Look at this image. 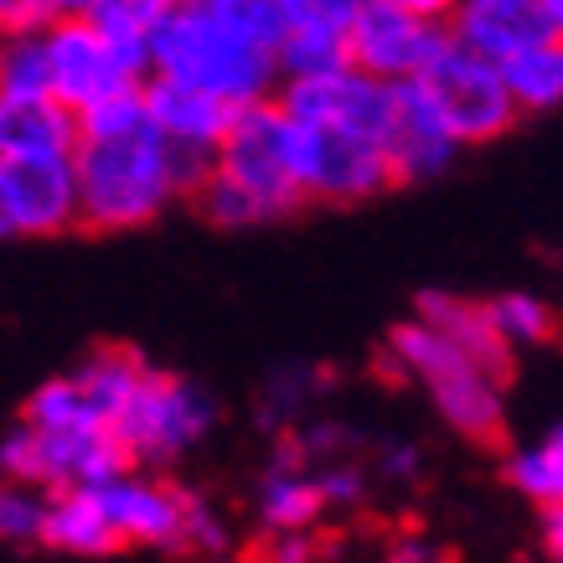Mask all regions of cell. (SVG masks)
Returning a JSON list of instances; mask_svg holds the SVG:
<instances>
[{"mask_svg":"<svg viewBox=\"0 0 563 563\" xmlns=\"http://www.w3.org/2000/svg\"><path fill=\"white\" fill-rule=\"evenodd\" d=\"M73 172H78V228L88 233H135L176 202L172 161L151 124L130 135L78 140Z\"/></svg>","mask_w":563,"mask_h":563,"instance_id":"cell-3","label":"cell"},{"mask_svg":"<svg viewBox=\"0 0 563 563\" xmlns=\"http://www.w3.org/2000/svg\"><path fill=\"white\" fill-rule=\"evenodd\" d=\"M47 26V0H0V36H42Z\"/></svg>","mask_w":563,"mask_h":563,"instance_id":"cell-35","label":"cell"},{"mask_svg":"<svg viewBox=\"0 0 563 563\" xmlns=\"http://www.w3.org/2000/svg\"><path fill=\"white\" fill-rule=\"evenodd\" d=\"M145 373H151V362L140 357L135 346H93L68 377H73V388H78V398H84L88 419L99 429H109L120 419L124 404L135 398Z\"/></svg>","mask_w":563,"mask_h":563,"instance_id":"cell-20","label":"cell"},{"mask_svg":"<svg viewBox=\"0 0 563 563\" xmlns=\"http://www.w3.org/2000/svg\"><path fill=\"white\" fill-rule=\"evenodd\" d=\"M461 145L450 140L419 84H393L388 130H383V161L393 172V187H413V181H434L455 166Z\"/></svg>","mask_w":563,"mask_h":563,"instance_id":"cell-14","label":"cell"},{"mask_svg":"<svg viewBox=\"0 0 563 563\" xmlns=\"http://www.w3.org/2000/svg\"><path fill=\"white\" fill-rule=\"evenodd\" d=\"M0 197L16 239H63L78 228V172L73 155L0 161Z\"/></svg>","mask_w":563,"mask_h":563,"instance_id":"cell-13","label":"cell"},{"mask_svg":"<svg viewBox=\"0 0 563 563\" xmlns=\"http://www.w3.org/2000/svg\"><path fill=\"white\" fill-rule=\"evenodd\" d=\"M306 409V377L300 373H279L269 383V393H264V424H285L290 413H300Z\"/></svg>","mask_w":563,"mask_h":563,"instance_id":"cell-34","label":"cell"},{"mask_svg":"<svg viewBox=\"0 0 563 563\" xmlns=\"http://www.w3.org/2000/svg\"><path fill=\"white\" fill-rule=\"evenodd\" d=\"M274 103L285 109V120L310 124V130H342V135L373 140L383 145L393 109V84H377L357 68H336L321 78H290L274 88Z\"/></svg>","mask_w":563,"mask_h":563,"instance_id":"cell-9","label":"cell"},{"mask_svg":"<svg viewBox=\"0 0 563 563\" xmlns=\"http://www.w3.org/2000/svg\"><path fill=\"white\" fill-rule=\"evenodd\" d=\"M212 429H218V398L191 377L151 367L140 377L135 398L109 424V434L130 471H166L181 455H191Z\"/></svg>","mask_w":563,"mask_h":563,"instance_id":"cell-5","label":"cell"},{"mask_svg":"<svg viewBox=\"0 0 563 563\" xmlns=\"http://www.w3.org/2000/svg\"><path fill=\"white\" fill-rule=\"evenodd\" d=\"M321 492L295 434H279L264 481H258V528L264 532H316L321 528Z\"/></svg>","mask_w":563,"mask_h":563,"instance_id":"cell-17","label":"cell"},{"mask_svg":"<svg viewBox=\"0 0 563 563\" xmlns=\"http://www.w3.org/2000/svg\"><path fill=\"white\" fill-rule=\"evenodd\" d=\"M145 57H151V78L187 84L233 114L274 99V88H279L269 47H258L239 26H228L212 11H191V5H181L172 21L155 26Z\"/></svg>","mask_w":563,"mask_h":563,"instance_id":"cell-2","label":"cell"},{"mask_svg":"<svg viewBox=\"0 0 563 563\" xmlns=\"http://www.w3.org/2000/svg\"><path fill=\"white\" fill-rule=\"evenodd\" d=\"M181 11V0H99L93 5V26L103 36H120V42H151L161 21H172Z\"/></svg>","mask_w":563,"mask_h":563,"instance_id":"cell-27","label":"cell"},{"mask_svg":"<svg viewBox=\"0 0 563 563\" xmlns=\"http://www.w3.org/2000/svg\"><path fill=\"white\" fill-rule=\"evenodd\" d=\"M36 543L68 559H109L120 553V538L109 528V517L99 507V492H52L42 507V532Z\"/></svg>","mask_w":563,"mask_h":563,"instance_id":"cell-19","label":"cell"},{"mask_svg":"<svg viewBox=\"0 0 563 563\" xmlns=\"http://www.w3.org/2000/svg\"><path fill=\"white\" fill-rule=\"evenodd\" d=\"M357 11H362V0H279V21H285V32L346 36V26L357 21Z\"/></svg>","mask_w":563,"mask_h":563,"instance_id":"cell-30","label":"cell"},{"mask_svg":"<svg viewBox=\"0 0 563 563\" xmlns=\"http://www.w3.org/2000/svg\"><path fill=\"white\" fill-rule=\"evenodd\" d=\"M419 93L429 99L434 120L450 130V140L461 151H481V145H496L517 130V109L501 88V73L496 63H481L465 47H455L444 36V47L429 57V68L413 78Z\"/></svg>","mask_w":563,"mask_h":563,"instance_id":"cell-7","label":"cell"},{"mask_svg":"<svg viewBox=\"0 0 563 563\" xmlns=\"http://www.w3.org/2000/svg\"><path fill=\"white\" fill-rule=\"evenodd\" d=\"M187 501L191 492L176 486L166 471H124L99 492V507L120 548H151V553H181Z\"/></svg>","mask_w":563,"mask_h":563,"instance_id":"cell-11","label":"cell"},{"mask_svg":"<svg viewBox=\"0 0 563 563\" xmlns=\"http://www.w3.org/2000/svg\"><path fill=\"white\" fill-rule=\"evenodd\" d=\"M140 99H145V120H151L161 145L218 155L233 109H222L218 99H207V93H197L187 84H166V78H145Z\"/></svg>","mask_w":563,"mask_h":563,"instance_id":"cell-18","label":"cell"},{"mask_svg":"<svg viewBox=\"0 0 563 563\" xmlns=\"http://www.w3.org/2000/svg\"><path fill=\"white\" fill-rule=\"evenodd\" d=\"M501 88L512 99L517 120L528 114H553L563 103V42H548V47H528L501 63Z\"/></svg>","mask_w":563,"mask_h":563,"instance_id":"cell-22","label":"cell"},{"mask_svg":"<svg viewBox=\"0 0 563 563\" xmlns=\"http://www.w3.org/2000/svg\"><path fill=\"white\" fill-rule=\"evenodd\" d=\"M42 507H47L42 492L0 481V548H32L42 532Z\"/></svg>","mask_w":563,"mask_h":563,"instance_id":"cell-28","label":"cell"},{"mask_svg":"<svg viewBox=\"0 0 563 563\" xmlns=\"http://www.w3.org/2000/svg\"><path fill=\"white\" fill-rule=\"evenodd\" d=\"M181 5H191V11H212L218 0H181Z\"/></svg>","mask_w":563,"mask_h":563,"instance_id":"cell-40","label":"cell"},{"mask_svg":"<svg viewBox=\"0 0 563 563\" xmlns=\"http://www.w3.org/2000/svg\"><path fill=\"white\" fill-rule=\"evenodd\" d=\"M274 78L290 84V78H321V73L346 68V36H325V32H285L274 42Z\"/></svg>","mask_w":563,"mask_h":563,"instance_id":"cell-25","label":"cell"},{"mask_svg":"<svg viewBox=\"0 0 563 563\" xmlns=\"http://www.w3.org/2000/svg\"><path fill=\"white\" fill-rule=\"evenodd\" d=\"M413 310H419L413 321H424L429 331H440L444 342L455 346L465 362H476L486 377H496L501 388L512 383L517 352H512V346H501V336L492 331V321H486L481 300H465V295H455V290H424Z\"/></svg>","mask_w":563,"mask_h":563,"instance_id":"cell-16","label":"cell"},{"mask_svg":"<svg viewBox=\"0 0 563 563\" xmlns=\"http://www.w3.org/2000/svg\"><path fill=\"white\" fill-rule=\"evenodd\" d=\"M47 47V84L52 103H63L68 114H84L109 93L140 88L151 78V57L145 42H120V36H103L93 21H52L42 32Z\"/></svg>","mask_w":563,"mask_h":563,"instance_id":"cell-6","label":"cell"},{"mask_svg":"<svg viewBox=\"0 0 563 563\" xmlns=\"http://www.w3.org/2000/svg\"><path fill=\"white\" fill-rule=\"evenodd\" d=\"M233 553V528L228 517L207 501V496L191 492L187 501V538H181V559H228Z\"/></svg>","mask_w":563,"mask_h":563,"instance_id":"cell-29","label":"cell"},{"mask_svg":"<svg viewBox=\"0 0 563 563\" xmlns=\"http://www.w3.org/2000/svg\"><path fill=\"white\" fill-rule=\"evenodd\" d=\"M310 476H316V492H321L325 512H352V507L367 501V471H362L352 455H346V461L310 465Z\"/></svg>","mask_w":563,"mask_h":563,"instance_id":"cell-31","label":"cell"},{"mask_svg":"<svg viewBox=\"0 0 563 563\" xmlns=\"http://www.w3.org/2000/svg\"><path fill=\"white\" fill-rule=\"evenodd\" d=\"M538 548L548 559H563V507H538Z\"/></svg>","mask_w":563,"mask_h":563,"instance_id":"cell-37","label":"cell"},{"mask_svg":"<svg viewBox=\"0 0 563 563\" xmlns=\"http://www.w3.org/2000/svg\"><path fill=\"white\" fill-rule=\"evenodd\" d=\"M393 373L424 383L429 404L444 424L471 444H501L507 434V388L486 377L476 362H465L440 331L424 321H398L388 331V352H383Z\"/></svg>","mask_w":563,"mask_h":563,"instance_id":"cell-4","label":"cell"},{"mask_svg":"<svg viewBox=\"0 0 563 563\" xmlns=\"http://www.w3.org/2000/svg\"><path fill=\"white\" fill-rule=\"evenodd\" d=\"M444 47V26L404 16L383 0H362L357 21L346 26V68L367 73L377 84H413L429 57Z\"/></svg>","mask_w":563,"mask_h":563,"instance_id":"cell-12","label":"cell"},{"mask_svg":"<svg viewBox=\"0 0 563 563\" xmlns=\"http://www.w3.org/2000/svg\"><path fill=\"white\" fill-rule=\"evenodd\" d=\"M481 310H486L492 331L501 336V346H512V352L548 346V342H553V331H559V316H553V306H548L543 295H532V290L492 295V300H481Z\"/></svg>","mask_w":563,"mask_h":563,"instance_id":"cell-24","label":"cell"},{"mask_svg":"<svg viewBox=\"0 0 563 563\" xmlns=\"http://www.w3.org/2000/svg\"><path fill=\"white\" fill-rule=\"evenodd\" d=\"M383 5L404 11V16L429 21V26H444V21H450V11H455V0H383Z\"/></svg>","mask_w":563,"mask_h":563,"instance_id":"cell-38","label":"cell"},{"mask_svg":"<svg viewBox=\"0 0 563 563\" xmlns=\"http://www.w3.org/2000/svg\"><path fill=\"white\" fill-rule=\"evenodd\" d=\"M424 471V450L413 440H388L377 450V476L388 481V486H413Z\"/></svg>","mask_w":563,"mask_h":563,"instance_id":"cell-32","label":"cell"},{"mask_svg":"<svg viewBox=\"0 0 563 563\" xmlns=\"http://www.w3.org/2000/svg\"><path fill=\"white\" fill-rule=\"evenodd\" d=\"M0 99H52L42 36H0Z\"/></svg>","mask_w":563,"mask_h":563,"instance_id":"cell-26","label":"cell"},{"mask_svg":"<svg viewBox=\"0 0 563 563\" xmlns=\"http://www.w3.org/2000/svg\"><path fill=\"white\" fill-rule=\"evenodd\" d=\"M295 172H300L306 207L310 202H331V207L373 202V197H383L393 187L383 145L342 135V130H310V124H295Z\"/></svg>","mask_w":563,"mask_h":563,"instance_id":"cell-8","label":"cell"},{"mask_svg":"<svg viewBox=\"0 0 563 563\" xmlns=\"http://www.w3.org/2000/svg\"><path fill=\"white\" fill-rule=\"evenodd\" d=\"M501 476L532 507H563V434L548 429L543 440L512 450L507 465H501Z\"/></svg>","mask_w":563,"mask_h":563,"instance_id":"cell-23","label":"cell"},{"mask_svg":"<svg viewBox=\"0 0 563 563\" xmlns=\"http://www.w3.org/2000/svg\"><path fill=\"white\" fill-rule=\"evenodd\" d=\"M316 559H321L316 532H264V543H258V563H316Z\"/></svg>","mask_w":563,"mask_h":563,"instance_id":"cell-33","label":"cell"},{"mask_svg":"<svg viewBox=\"0 0 563 563\" xmlns=\"http://www.w3.org/2000/svg\"><path fill=\"white\" fill-rule=\"evenodd\" d=\"M5 239H16V233H11V212H5V197H0V243Z\"/></svg>","mask_w":563,"mask_h":563,"instance_id":"cell-39","label":"cell"},{"mask_svg":"<svg viewBox=\"0 0 563 563\" xmlns=\"http://www.w3.org/2000/svg\"><path fill=\"white\" fill-rule=\"evenodd\" d=\"M191 202L222 233H243L306 207L300 172H295V124L285 120L279 103L264 99L228 120V135L212 155V176L197 187Z\"/></svg>","mask_w":563,"mask_h":563,"instance_id":"cell-1","label":"cell"},{"mask_svg":"<svg viewBox=\"0 0 563 563\" xmlns=\"http://www.w3.org/2000/svg\"><path fill=\"white\" fill-rule=\"evenodd\" d=\"M383 563H444V553L429 543L424 532H398L383 553Z\"/></svg>","mask_w":563,"mask_h":563,"instance_id":"cell-36","label":"cell"},{"mask_svg":"<svg viewBox=\"0 0 563 563\" xmlns=\"http://www.w3.org/2000/svg\"><path fill=\"white\" fill-rule=\"evenodd\" d=\"M36 461H42V496L52 492H103L124 476L120 444L109 429H32Z\"/></svg>","mask_w":563,"mask_h":563,"instance_id":"cell-15","label":"cell"},{"mask_svg":"<svg viewBox=\"0 0 563 563\" xmlns=\"http://www.w3.org/2000/svg\"><path fill=\"white\" fill-rule=\"evenodd\" d=\"M444 36L501 68L517 52L563 42V0H455Z\"/></svg>","mask_w":563,"mask_h":563,"instance_id":"cell-10","label":"cell"},{"mask_svg":"<svg viewBox=\"0 0 563 563\" xmlns=\"http://www.w3.org/2000/svg\"><path fill=\"white\" fill-rule=\"evenodd\" d=\"M78 124L52 99H0V161L21 155H73Z\"/></svg>","mask_w":563,"mask_h":563,"instance_id":"cell-21","label":"cell"}]
</instances>
